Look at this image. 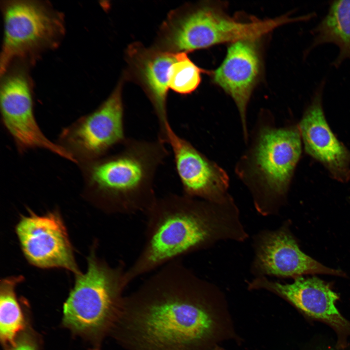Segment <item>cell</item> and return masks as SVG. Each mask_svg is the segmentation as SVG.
<instances>
[{"instance_id":"1","label":"cell","mask_w":350,"mask_h":350,"mask_svg":"<svg viewBox=\"0 0 350 350\" xmlns=\"http://www.w3.org/2000/svg\"><path fill=\"white\" fill-rule=\"evenodd\" d=\"M110 336L126 350H213L240 340L224 294L182 258L125 296Z\"/></svg>"},{"instance_id":"2","label":"cell","mask_w":350,"mask_h":350,"mask_svg":"<svg viewBox=\"0 0 350 350\" xmlns=\"http://www.w3.org/2000/svg\"><path fill=\"white\" fill-rule=\"evenodd\" d=\"M144 215V244L126 269L128 284L219 241L242 242L248 237L231 197L216 202L171 193L157 197Z\"/></svg>"},{"instance_id":"3","label":"cell","mask_w":350,"mask_h":350,"mask_svg":"<svg viewBox=\"0 0 350 350\" xmlns=\"http://www.w3.org/2000/svg\"><path fill=\"white\" fill-rule=\"evenodd\" d=\"M165 144L127 138L117 152L81 164L89 199L109 214H144L157 198L154 181L168 155Z\"/></svg>"},{"instance_id":"4","label":"cell","mask_w":350,"mask_h":350,"mask_svg":"<svg viewBox=\"0 0 350 350\" xmlns=\"http://www.w3.org/2000/svg\"><path fill=\"white\" fill-rule=\"evenodd\" d=\"M96 246L87 258V271L75 274L73 287L63 305L62 322L74 334L99 348L102 340L110 335L128 284L124 263L109 265L97 256Z\"/></svg>"},{"instance_id":"5","label":"cell","mask_w":350,"mask_h":350,"mask_svg":"<svg viewBox=\"0 0 350 350\" xmlns=\"http://www.w3.org/2000/svg\"><path fill=\"white\" fill-rule=\"evenodd\" d=\"M237 172L247 186L257 211L276 215L284 199L301 152L298 128L260 123Z\"/></svg>"},{"instance_id":"6","label":"cell","mask_w":350,"mask_h":350,"mask_svg":"<svg viewBox=\"0 0 350 350\" xmlns=\"http://www.w3.org/2000/svg\"><path fill=\"white\" fill-rule=\"evenodd\" d=\"M288 15L272 19L242 22L209 5L181 7L173 11L165 26V38L175 52H189L224 43L260 37L282 25L298 22Z\"/></svg>"},{"instance_id":"7","label":"cell","mask_w":350,"mask_h":350,"mask_svg":"<svg viewBox=\"0 0 350 350\" xmlns=\"http://www.w3.org/2000/svg\"><path fill=\"white\" fill-rule=\"evenodd\" d=\"M2 13L4 30L0 76L16 59L32 57L55 47L63 35L62 16L43 2L4 1Z\"/></svg>"},{"instance_id":"8","label":"cell","mask_w":350,"mask_h":350,"mask_svg":"<svg viewBox=\"0 0 350 350\" xmlns=\"http://www.w3.org/2000/svg\"><path fill=\"white\" fill-rule=\"evenodd\" d=\"M122 79L94 111L63 129L59 144L83 164L106 155L127 138L124 131Z\"/></svg>"},{"instance_id":"9","label":"cell","mask_w":350,"mask_h":350,"mask_svg":"<svg viewBox=\"0 0 350 350\" xmlns=\"http://www.w3.org/2000/svg\"><path fill=\"white\" fill-rule=\"evenodd\" d=\"M0 106L3 124L20 153L41 148L74 163L71 155L43 133L35 118L30 81L23 69L1 76Z\"/></svg>"},{"instance_id":"10","label":"cell","mask_w":350,"mask_h":350,"mask_svg":"<svg viewBox=\"0 0 350 350\" xmlns=\"http://www.w3.org/2000/svg\"><path fill=\"white\" fill-rule=\"evenodd\" d=\"M22 253L32 265L42 269L62 268L80 272L67 230L56 211L38 215L31 211L15 228Z\"/></svg>"},{"instance_id":"11","label":"cell","mask_w":350,"mask_h":350,"mask_svg":"<svg viewBox=\"0 0 350 350\" xmlns=\"http://www.w3.org/2000/svg\"><path fill=\"white\" fill-rule=\"evenodd\" d=\"M247 288L270 292L287 301L305 315L327 324L338 335V347L346 346L347 339L350 335V322L335 306L338 295L321 280L301 276L295 278L291 283H282L265 276L257 277L248 282Z\"/></svg>"},{"instance_id":"12","label":"cell","mask_w":350,"mask_h":350,"mask_svg":"<svg viewBox=\"0 0 350 350\" xmlns=\"http://www.w3.org/2000/svg\"><path fill=\"white\" fill-rule=\"evenodd\" d=\"M253 248L251 271L255 277L295 279L310 274L343 275L342 271L327 267L303 252L287 225L257 233L253 238Z\"/></svg>"},{"instance_id":"13","label":"cell","mask_w":350,"mask_h":350,"mask_svg":"<svg viewBox=\"0 0 350 350\" xmlns=\"http://www.w3.org/2000/svg\"><path fill=\"white\" fill-rule=\"evenodd\" d=\"M165 135V142L172 148L182 194L216 202H223L230 197L227 192L228 177L222 168L178 136L171 125Z\"/></svg>"},{"instance_id":"14","label":"cell","mask_w":350,"mask_h":350,"mask_svg":"<svg viewBox=\"0 0 350 350\" xmlns=\"http://www.w3.org/2000/svg\"><path fill=\"white\" fill-rule=\"evenodd\" d=\"M176 54L140 43L131 44L126 50V75L140 86L151 102L159 124L158 139L162 141L170 124L167 109L169 74Z\"/></svg>"},{"instance_id":"15","label":"cell","mask_w":350,"mask_h":350,"mask_svg":"<svg viewBox=\"0 0 350 350\" xmlns=\"http://www.w3.org/2000/svg\"><path fill=\"white\" fill-rule=\"evenodd\" d=\"M325 81L316 89L299 124L306 152L341 181L350 177V152L334 135L325 117L322 95Z\"/></svg>"},{"instance_id":"16","label":"cell","mask_w":350,"mask_h":350,"mask_svg":"<svg viewBox=\"0 0 350 350\" xmlns=\"http://www.w3.org/2000/svg\"><path fill=\"white\" fill-rule=\"evenodd\" d=\"M257 40L231 43L219 67L211 74L213 81L233 100L240 113L244 135L247 140V105L260 74L261 61Z\"/></svg>"},{"instance_id":"17","label":"cell","mask_w":350,"mask_h":350,"mask_svg":"<svg viewBox=\"0 0 350 350\" xmlns=\"http://www.w3.org/2000/svg\"><path fill=\"white\" fill-rule=\"evenodd\" d=\"M311 33L314 37L306 54L318 46L332 43L339 50L333 66L338 68L344 60L350 59V0L330 1L326 15Z\"/></svg>"},{"instance_id":"18","label":"cell","mask_w":350,"mask_h":350,"mask_svg":"<svg viewBox=\"0 0 350 350\" xmlns=\"http://www.w3.org/2000/svg\"><path fill=\"white\" fill-rule=\"evenodd\" d=\"M23 280L22 276L1 280L0 285V337L5 349L25 330V320L16 289Z\"/></svg>"},{"instance_id":"19","label":"cell","mask_w":350,"mask_h":350,"mask_svg":"<svg viewBox=\"0 0 350 350\" xmlns=\"http://www.w3.org/2000/svg\"><path fill=\"white\" fill-rule=\"evenodd\" d=\"M204 72L190 59L187 52H177L169 71V88L181 95L191 94L198 87Z\"/></svg>"},{"instance_id":"20","label":"cell","mask_w":350,"mask_h":350,"mask_svg":"<svg viewBox=\"0 0 350 350\" xmlns=\"http://www.w3.org/2000/svg\"><path fill=\"white\" fill-rule=\"evenodd\" d=\"M6 350H39L35 337L29 332H21Z\"/></svg>"},{"instance_id":"21","label":"cell","mask_w":350,"mask_h":350,"mask_svg":"<svg viewBox=\"0 0 350 350\" xmlns=\"http://www.w3.org/2000/svg\"><path fill=\"white\" fill-rule=\"evenodd\" d=\"M213 350H226L223 348L221 347L219 345L216 346Z\"/></svg>"},{"instance_id":"22","label":"cell","mask_w":350,"mask_h":350,"mask_svg":"<svg viewBox=\"0 0 350 350\" xmlns=\"http://www.w3.org/2000/svg\"><path fill=\"white\" fill-rule=\"evenodd\" d=\"M93 350H100V348H95L94 349H93Z\"/></svg>"}]
</instances>
